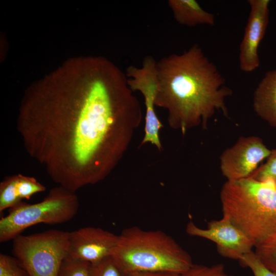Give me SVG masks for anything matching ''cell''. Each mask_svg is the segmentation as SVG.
<instances>
[{
	"label": "cell",
	"mask_w": 276,
	"mask_h": 276,
	"mask_svg": "<svg viewBox=\"0 0 276 276\" xmlns=\"http://www.w3.org/2000/svg\"><path fill=\"white\" fill-rule=\"evenodd\" d=\"M90 263L67 257L63 260L58 276H90Z\"/></svg>",
	"instance_id": "17"
},
{
	"label": "cell",
	"mask_w": 276,
	"mask_h": 276,
	"mask_svg": "<svg viewBox=\"0 0 276 276\" xmlns=\"http://www.w3.org/2000/svg\"><path fill=\"white\" fill-rule=\"evenodd\" d=\"M0 276H29L14 256L0 254Z\"/></svg>",
	"instance_id": "19"
},
{
	"label": "cell",
	"mask_w": 276,
	"mask_h": 276,
	"mask_svg": "<svg viewBox=\"0 0 276 276\" xmlns=\"http://www.w3.org/2000/svg\"><path fill=\"white\" fill-rule=\"evenodd\" d=\"M142 120L127 77L102 57L80 59L27 98L18 129L28 152L59 186L75 191L104 179Z\"/></svg>",
	"instance_id": "1"
},
{
	"label": "cell",
	"mask_w": 276,
	"mask_h": 276,
	"mask_svg": "<svg viewBox=\"0 0 276 276\" xmlns=\"http://www.w3.org/2000/svg\"><path fill=\"white\" fill-rule=\"evenodd\" d=\"M252 102L257 114L276 129V69L265 73L255 90Z\"/></svg>",
	"instance_id": "13"
},
{
	"label": "cell",
	"mask_w": 276,
	"mask_h": 276,
	"mask_svg": "<svg viewBox=\"0 0 276 276\" xmlns=\"http://www.w3.org/2000/svg\"><path fill=\"white\" fill-rule=\"evenodd\" d=\"M168 5L174 18L181 25L193 27L215 24L214 15L204 10L195 0H169Z\"/></svg>",
	"instance_id": "14"
},
{
	"label": "cell",
	"mask_w": 276,
	"mask_h": 276,
	"mask_svg": "<svg viewBox=\"0 0 276 276\" xmlns=\"http://www.w3.org/2000/svg\"><path fill=\"white\" fill-rule=\"evenodd\" d=\"M156 62L152 56H147L143 59L141 67L130 65L126 68L125 74L130 89L133 92L140 91L144 99L146 107L145 134L140 146L149 143L161 151L163 148L159 133L163 125L155 110L158 89Z\"/></svg>",
	"instance_id": "7"
},
{
	"label": "cell",
	"mask_w": 276,
	"mask_h": 276,
	"mask_svg": "<svg viewBox=\"0 0 276 276\" xmlns=\"http://www.w3.org/2000/svg\"><path fill=\"white\" fill-rule=\"evenodd\" d=\"M45 190V187L34 177L20 174L6 177L0 184V213Z\"/></svg>",
	"instance_id": "12"
},
{
	"label": "cell",
	"mask_w": 276,
	"mask_h": 276,
	"mask_svg": "<svg viewBox=\"0 0 276 276\" xmlns=\"http://www.w3.org/2000/svg\"><path fill=\"white\" fill-rule=\"evenodd\" d=\"M179 276H234L225 271L222 264L211 266L193 264L188 270Z\"/></svg>",
	"instance_id": "20"
},
{
	"label": "cell",
	"mask_w": 276,
	"mask_h": 276,
	"mask_svg": "<svg viewBox=\"0 0 276 276\" xmlns=\"http://www.w3.org/2000/svg\"><path fill=\"white\" fill-rule=\"evenodd\" d=\"M70 232L49 229L13 239L12 253L29 276H58L67 257Z\"/></svg>",
	"instance_id": "6"
},
{
	"label": "cell",
	"mask_w": 276,
	"mask_h": 276,
	"mask_svg": "<svg viewBox=\"0 0 276 276\" xmlns=\"http://www.w3.org/2000/svg\"><path fill=\"white\" fill-rule=\"evenodd\" d=\"M262 139L257 136H241L220 157V167L227 180L250 176L259 164L270 153Z\"/></svg>",
	"instance_id": "8"
},
{
	"label": "cell",
	"mask_w": 276,
	"mask_h": 276,
	"mask_svg": "<svg viewBox=\"0 0 276 276\" xmlns=\"http://www.w3.org/2000/svg\"><path fill=\"white\" fill-rule=\"evenodd\" d=\"M269 0H249L250 12L239 47V67L246 73L251 72L260 65L259 44L269 23Z\"/></svg>",
	"instance_id": "11"
},
{
	"label": "cell",
	"mask_w": 276,
	"mask_h": 276,
	"mask_svg": "<svg viewBox=\"0 0 276 276\" xmlns=\"http://www.w3.org/2000/svg\"><path fill=\"white\" fill-rule=\"evenodd\" d=\"M119 235L100 227L87 226L70 232L67 256L90 264L112 256Z\"/></svg>",
	"instance_id": "10"
},
{
	"label": "cell",
	"mask_w": 276,
	"mask_h": 276,
	"mask_svg": "<svg viewBox=\"0 0 276 276\" xmlns=\"http://www.w3.org/2000/svg\"><path fill=\"white\" fill-rule=\"evenodd\" d=\"M180 274L169 272H133L126 273V276H179Z\"/></svg>",
	"instance_id": "22"
},
{
	"label": "cell",
	"mask_w": 276,
	"mask_h": 276,
	"mask_svg": "<svg viewBox=\"0 0 276 276\" xmlns=\"http://www.w3.org/2000/svg\"><path fill=\"white\" fill-rule=\"evenodd\" d=\"M223 216L252 242L254 247L276 232V182L251 177L227 180L220 194Z\"/></svg>",
	"instance_id": "3"
},
{
	"label": "cell",
	"mask_w": 276,
	"mask_h": 276,
	"mask_svg": "<svg viewBox=\"0 0 276 276\" xmlns=\"http://www.w3.org/2000/svg\"><path fill=\"white\" fill-rule=\"evenodd\" d=\"M249 177L261 182H276V148L271 150L266 163L259 167Z\"/></svg>",
	"instance_id": "18"
},
{
	"label": "cell",
	"mask_w": 276,
	"mask_h": 276,
	"mask_svg": "<svg viewBox=\"0 0 276 276\" xmlns=\"http://www.w3.org/2000/svg\"><path fill=\"white\" fill-rule=\"evenodd\" d=\"M156 70L155 106L167 110L168 122L173 129L183 134L199 126L205 129L217 111L228 117L225 100L233 91L198 44L161 58Z\"/></svg>",
	"instance_id": "2"
},
{
	"label": "cell",
	"mask_w": 276,
	"mask_h": 276,
	"mask_svg": "<svg viewBox=\"0 0 276 276\" xmlns=\"http://www.w3.org/2000/svg\"><path fill=\"white\" fill-rule=\"evenodd\" d=\"M186 231L191 236L204 238L214 242L221 256L239 261L252 251L254 244L251 240L228 218L211 220L207 227L202 228L192 221L187 224Z\"/></svg>",
	"instance_id": "9"
},
{
	"label": "cell",
	"mask_w": 276,
	"mask_h": 276,
	"mask_svg": "<svg viewBox=\"0 0 276 276\" xmlns=\"http://www.w3.org/2000/svg\"><path fill=\"white\" fill-rule=\"evenodd\" d=\"M112 256L126 273L180 274L194 264L191 256L172 237L160 230L137 226L122 231Z\"/></svg>",
	"instance_id": "4"
},
{
	"label": "cell",
	"mask_w": 276,
	"mask_h": 276,
	"mask_svg": "<svg viewBox=\"0 0 276 276\" xmlns=\"http://www.w3.org/2000/svg\"><path fill=\"white\" fill-rule=\"evenodd\" d=\"M79 207L75 192L62 187L52 189L40 202H21L0 220V242L13 240L28 227L39 223L62 224L72 219Z\"/></svg>",
	"instance_id": "5"
},
{
	"label": "cell",
	"mask_w": 276,
	"mask_h": 276,
	"mask_svg": "<svg viewBox=\"0 0 276 276\" xmlns=\"http://www.w3.org/2000/svg\"><path fill=\"white\" fill-rule=\"evenodd\" d=\"M254 247L255 252L263 264L276 273V232Z\"/></svg>",
	"instance_id": "15"
},
{
	"label": "cell",
	"mask_w": 276,
	"mask_h": 276,
	"mask_svg": "<svg viewBox=\"0 0 276 276\" xmlns=\"http://www.w3.org/2000/svg\"><path fill=\"white\" fill-rule=\"evenodd\" d=\"M90 276H126V273L112 256L90 264Z\"/></svg>",
	"instance_id": "16"
},
{
	"label": "cell",
	"mask_w": 276,
	"mask_h": 276,
	"mask_svg": "<svg viewBox=\"0 0 276 276\" xmlns=\"http://www.w3.org/2000/svg\"><path fill=\"white\" fill-rule=\"evenodd\" d=\"M239 262L242 266L249 268L254 276H276V273L267 269L253 250L244 255Z\"/></svg>",
	"instance_id": "21"
}]
</instances>
